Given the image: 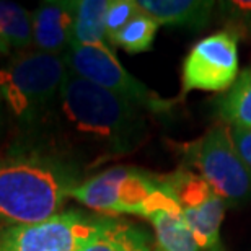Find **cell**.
<instances>
[{"instance_id": "8", "label": "cell", "mask_w": 251, "mask_h": 251, "mask_svg": "<svg viewBox=\"0 0 251 251\" xmlns=\"http://www.w3.org/2000/svg\"><path fill=\"white\" fill-rule=\"evenodd\" d=\"M165 191L176 201L183 219L199 248L217 250L225 202L199 175L189 170H178L162 178Z\"/></svg>"}, {"instance_id": "3", "label": "cell", "mask_w": 251, "mask_h": 251, "mask_svg": "<svg viewBox=\"0 0 251 251\" xmlns=\"http://www.w3.org/2000/svg\"><path fill=\"white\" fill-rule=\"evenodd\" d=\"M69 74L64 57L34 51L0 69V95L15 116L34 121L57 104Z\"/></svg>"}, {"instance_id": "11", "label": "cell", "mask_w": 251, "mask_h": 251, "mask_svg": "<svg viewBox=\"0 0 251 251\" xmlns=\"http://www.w3.org/2000/svg\"><path fill=\"white\" fill-rule=\"evenodd\" d=\"M33 15V44L38 51L67 52L72 44L75 23V2H46Z\"/></svg>"}, {"instance_id": "18", "label": "cell", "mask_w": 251, "mask_h": 251, "mask_svg": "<svg viewBox=\"0 0 251 251\" xmlns=\"http://www.w3.org/2000/svg\"><path fill=\"white\" fill-rule=\"evenodd\" d=\"M220 13L224 23L235 36H251V2L248 0H233L220 2Z\"/></svg>"}, {"instance_id": "4", "label": "cell", "mask_w": 251, "mask_h": 251, "mask_svg": "<svg viewBox=\"0 0 251 251\" xmlns=\"http://www.w3.org/2000/svg\"><path fill=\"white\" fill-rule=\"evenodd\" d=\"M186 152L189 163L224 202L240 205L251 199V172L235 149L230 127L215 126Z\"/></svg>"}, {"instance_id": "9", "label": "cell", "mask_w": 251, "mask_h": 251, "mask_svg": "<svg viewBox=\"0 0 251 251\" xmlns=\"http://www.w3.org/2000/svg\"><path fill=\"white\" fill-rule=\"evenodd\" d=\"M238 78V38L219 31L196 43L183 62V93L225 92Z\"/></svg>"}, {"instance_id": "10", "label": "cell", "mask_w": 251, "mask_h": 251, "mask_svg": "<svg viewBox=\"0 0 251 251\" xmlns=\"http://www.w3.org/2000/svg\"><path fill=\"white\" fill-rule=\"evenodd\" d=\"M155 230L157 251H199V245L183 219L178 202L165 191H157L144 215Z\"/></svg>"}, {"instance_id": "16", "label": "cell", "mask_w": 251, "mask_h": 251, "mask_svg": "<svg viewBox=\"0 0 251 251\" xmlns=\"http://www.w3.org/2000/svg\"><path fill=\"white\" fill-rule=\"evenodd\" d=\"M219 113L233 127L251 129V69L243 70L233 87L220 100Z\"/></svg>"}, {"instance_id": "6", "label": "cell", "mask_w": 251, "mask_h": 251, "mask_svg": "<svg viewBox=\"0 0 251 251\" xmlns=\"http://www.w3.org/2000/svg\"><path fill=\"white\" fill-rule=\"evenodd\" d=\"M109 217L65 210L38 224L0 228V251H80Z\"/></svg>"}, {"instance_id": "15", "label": "cell", "mask_w": 251, "mask_h": 251, "mask_svg": "<svg viewBox=\"0 0 251 251\" xmlns=\"http://www.w3.org/2000/svg\"><path fill=\"white\" fill-rule=\"evenodd\" d=\"M0 36L15 49L33 46V15L22 5L0 0Z\"/></svg>"}, {"instance_id": "7", "label": "cell", "mask_w": 251, "mask_h": 251, "mask_svg": "<svg viewBox=\"0 0 251 251\" xmlns=\"http://www.w3.org/2000/svg\"><path fill=\"white\" fill-rule=\"evenodd\" d=\"M70 72L127 100L140 109L167 113L173 108L168 101L153 93L147 85L132 77L118 61L114 49L97 46H70L64 56Z\"/></svg>"}, {"instance_id": "1", "label": "cell", "mask_w": 251, "mask_h": 251, "mask_svg": "<svg viewBox=\"0 0 251 251\" xmlns=\"http://www.w3.org/2000/svg\"><path fill=\"white\" fill-rule=\"evenodd\" d=\"M57 114L65 137L104 160L132 152L145 135L139 106L70 70L57 100Z\"/></svg>"}, {"instance_id": "14", "label": "cell", "mask_w": 251, "mask_h": 251, "mask_svg": "<svg viewBox=\"0 0 251 251\" xmlns=\"http://www.w3.org/2000/svg\"><path fill=\"white\" fill-rule=\"evenodd\" d=\"M80 251H152L150 235L134 224L108 219L104 227Z\"/></svg>"}, {"instance_id": "2", "label": "cell", "mask_w": 251, "mask_h": 251, "mask_svg": "<svg viewBox=\"0 0 251 251\" xmlns=\"http://www.w3.org/2000/svg\"><path fill=\"white\" fill-rule=\"evenodd\" d=\"M80 184L74 163L38 149L0 158V228L38 224L62 212Z\"/></svg>"}, {"instance_id": "17", "label": "cell", "mask_w": 251, "mask_h": 251, "mask_svg": "<svg viewBox=\"0 0 251 251\" xmlns=\"http://www.w3.org/2000/svg\"><path fill=\"white\" fill-rule=\"evenodd\" d=\"M158 23L152 17L140 12L111 39V46H119L130 54H139L152 49Z\"/></svg>"}, {"instance_id": "21", "label": "cell", "mask_w": 251, "mask_h": 251, "mask_svg": "<svg viewBox=\"0 0 251 251\" xmlns=\"http://www.w3.org/2000/svg\"><path fill=\"white\" fill-rule=\"evenodd\" d=\"M10 49H12V48L8 46V43L5 41L2 36H0V56H3V54H8Z\"/></svg>"}, {"instance_id": "12", "label": "cell", "mask_w": 251, "mask_h": 251, "mask_svg": "<svg viewBox=\"0 0 251 251\" xmlns=\"http://www.w3.org/2000/svg\"><path fill=\"white\" fill-rule=\"evenodd\" d=\"M140 12L158 25L188 29H202L209 23L214 2L210 0H140Z\"/></svg>"}, {"instance_id": "5", "label": "cell", "mask_w": 251, "mask_h": 251, "mask_svg": "<svg viewBox=\"0 0 251 251\" xmlns=\"http://www.w3.org/2000/svg\"><path fill=\"white\" fill-rule=\"evenodd\" d=\"M158 189H162V178L139 168L114 167L82 181L70 198L100 214L144 217L150 199Z\"/></svg>"}, {"instance_id": "13", "label": "cell", "mask_w": 251, "mask_h": 251, "mask_svg": "<svg viewBox=\"0 0 251 251\" xmlns=\"http://www.w3.org/2000/svg\"><path fill=\"white\" fill-rule=\"evenodd\" d=\"M109 0L75 2V23L70 46H97L114 49L106 34V12Z\"/></svg>"}, {"instance_id": "20", "label": "cell", "mask_w": 251, "mask_h": 251, "mask_svg": "<svg viewBox=\"0 0 251 251\" xmlns=\"http://www.w3.org/2000/svg\"><path fill=\"white\" fill-rule=\"evenodd\" d=\"M232 134L233 145L237 149L240 158L247 165L251 172V129L250 127H232L230 129Z\"/></svg>"}, {"instance_id": "19", "label": "cell", "mask_w": 251, "mask_h": 251, "mask_svg": "<svg viewBox=\"0 0 251 251\" xmlns=\"http://www.w3.org/2000/svg\"><path fill=\"white\" fill-rule=\"evenodd\" d=\"M139 13L140 8L134 0H109L106 12V34L109 44H111V39Z\"/></svg>"}]
</instances>
